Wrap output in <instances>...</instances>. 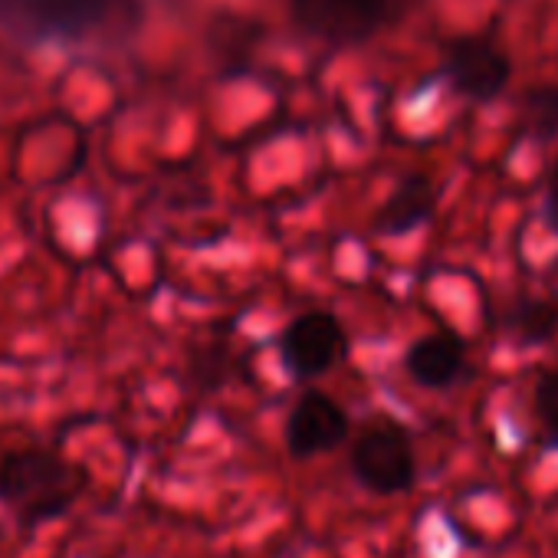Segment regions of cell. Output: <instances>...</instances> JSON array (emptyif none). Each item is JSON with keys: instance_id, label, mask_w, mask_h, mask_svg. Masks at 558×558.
Listing matches in <instances>:
<instances>
[{"instance_id": "9", "label": "cell", "mask_w": 558, "mask_h": 558, "mask_svg": "<svg viewBox=\"0 0 558 558\" xmlns=\"http://www.w3.org/2000/svg\"><path fill=\"white\" fill-rule=\"evenodd\" d=\"M434 207H437V187L424 174H414L395 187V194L375 214L372 227L381 236H401L424 227L434 217Z\"/></svg>"}, {"instance_id": "1", "label": "cell", "mask_w": 558, "mask_h": 558, "mask_svg": "<svg viewBox=\"0 0 558 558\" xmlns=\"http://www.w3.org/2000/svg\"><path fill=\"white\" fill-rule=\"evenodd\" d=\"M83 483L86 473L53 450L27 447L0 457V502L27 525L66 512Z\"/></svg>"}, {"instance_id": "3", "label": "cell", "mask_w": 558, "mask_h": 558, "mask_svg": "<svg viewBox=\"0 0 558 558\" xmlns=\"http://www.w3.org/2000/svg\"><path fill=\"white\" fill-rule=\"evenodd\" d=\"M411 4L414 0H290V11L293 24L310 37L326 44H365L401 21Z\"/></svg>"}, {"instance_id": "6", "label": "cell", "mask_w": 558, "mask_h": 558, "mask_svg": "<svg viewBox=\"0 0 558 558\" xmlns=\"http://www.w3.org/2000/svg\"><path fill=\"white\" fill-rule=\"evenodd\" d=\"M345 345V332L339 326V319L332 313H303L300 319H293L283 332V362L293 375L300 378H316L326 375Z\"/></svg>"}, {"instance_id": "8", "label": "cell", "mask_w": 558, "mask_h": 558, "mask_svg": "<svg viewBox=\"0 0 558 558\" xmlns=\"http://www.w3.org/2000/svg\"><path fill=\"white\" fill-rule=\"evenodd\" d=\"M404 368L421 388H450L466 368L463 342L457 336H450V332L424 336L408 349Z\"/></svg>"}, {"instance_id": "2", "label": "cell", "mask_w": 558, "mask_h": 558, "mask_svg": "<svg viewBox=\"0 0 558 558\" xmlns=\"http://www.w3.org/2000/svg\"><path fill=\"white\" fill-rule=\"evenodd\" d=\"M135 17V0H0V24L27 40H89Z\"/></svg>"}, {"instance_id": "7", "label": "cell", "mask_w": 558, "mask_h": 558, "mask_svg": "<svg viewBox=\"0 0 558 558\" xmlns=\"http://www.w3.org/2000/svg\"><path fill=\"white\" fill-rule=\"evenodd\" d=\"M345 434H349V414L339 408V401H332L323 391H306L290 414L287 447L293 457L310 460L342 444Z\"/></svg>"}, {"instance_id": "5", "label": "cell", "mask_w": 558, "mask_h": 558, "mask_svg": "<svg viewBox=\"0 0 558 558\" xmlns=\"http://www.w3.org/2000/svg\"><path fill=\"white\" fill-rule=\"evenodd\" d=\"M444 70H447L450 86L460 96L476 99V102H489L493 96H499L512 76L509 53L496 40L480 37V34L450 40L444 53Z\"/></svg>"}, {"instance_id": "13", "label": "cell", "mask_w": 558, "mask_h": 558, "mask_svg": "<svg viewBox=\"0 0 558 558\" xmlns=\"http://www.w3.org/2000/svg\"><path fill=\"white\" fill-rule=\"evenodd\" d=\"M545 214H548V223L551 230L558 233V165L548 178V197H545Z\"/></svg>"}, {"instance_id": "4", "label": "cell", "mask_w": 558, "mask_h": 558, "mask_svg": "<svg viewBox=\"0 0 558 558\" xmlns=\"http://www.w3.org/2000/svg\"><path fill=\"white\" fill-rule=\"evenodd\" d=\"M352 473L355 480L381 496L404 493L414 486L417 463H414V447L408 434L398 424H375L359 434L352 444Z\"/></svg>"}, {"instance_id": "14", "label": "cell", "mask_w": 558, "mask_h": 558, "mask_svg": "<svg viewBox=\"0 0 558 558\" xmlns=\"http://www.w3.org/2000/svg\"><path fill=\"white\" fill-rule=\"evenodd\" d=\"M0 538H4V535H0Z\"/></svg>"}, {"instance_id": "11", "label": "cell", "mask_w": 558, "mask_h": 558, "mask_svg": "<svg viewBox=\"0 0 558 558\" xmlns=\"http://www.w3.org/2000/svg\"><path fill=\"white\" fill-rule=\"evenodd\" d=\"M525 122H529V132H535L538 138L558 135V89L555 86H542V89L529 93Z\"/></svg>"}, {"instance_id": "12", "label": "cell", "mask_w": 558, "mask_h": 558, "mask_svg": "<svg viewBox=\"0 0 558 558\" xmlns=\"http://www.w3.org/2000/svg\"><path fill=\"white\" fill-rule=\"evenodd\" d=\"M532 404H535V414H538L542 427L558 440V372H545L535 381Z\"/></svg>"}, {"instance_id": "10", "label": "cell", "mask_w": 558, "mask_h": 558, "mask_svg": "<svg viewBox=\"0 0 558 558\" xmlns=\"http://www.w3.org/2000/svg\"><path fill=\"white\" fill-rule=\"evenodd\" d=\"M509 326L515 329V336L529 345H538L545 339H551V332L558 329V303L538 300V303H522L512 316Z\"/></svg>"}]
</instances>
